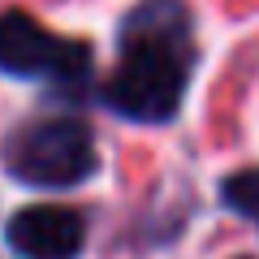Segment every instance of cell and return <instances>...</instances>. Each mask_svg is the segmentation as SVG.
Returning a JSON list of instances; mask_svg holds the SVG:
<instances>
[{
	"mask_svg": "<svg viewBox=\"0 0 259 259\" xmlns=\"http://www.w3.org/2000/svg\"><path fill=\"white\" fill-rule=\"evenodd\" d=\"M0 69L13 78H78L87 69V48L52 35L30 13L9 9L0 18Z\"/></svg>",
	"mask_w": 259,
	"mask_h": 259,
	"instance_id": "cell-3",
	"label": "cell"
},
{
	"mask_svg": "<svg viewBox=\"0 0 259 259\" xmlns=\"http://www.w3.org/2000/svg\"><path fill=\"white\" fill-rule=\"evenodd\" d=\"M190 44L182 18L134 13L125 30V52L104 82V100L130 121H168L186 95Z\"/></svg>",
	"mask_w": 259,
	"mask_h": 259,
	"instance_id": "cell-1",
	"label": "cell"
},
{
	"mask_svg": "<svg viewBox=\"0 0 259 259\" xmlns=\"http://www.w3.org/2000/svg\"><path fill=\"white\" fill-rule=\"evenodd\" d=\"M5 238L22 259H74L87 242V225L74 207L30 203L9 216Z\"/></svg>",
	"mask_w": 259,
	"mask_h": 259,
	"instance_id": "cell-4",
	"label": "cell"
},
{
	"mask_svg": "<svg viewBox=\"0 0 259 259\" xmlns=\"http://www.w3.org/2000/svg\"><path fill=\"white\" fill-rule=\"evenodd\" d=\"M5 168L39 190H65L95 173V139L82 121L48 117L18 130L5 147Z\"/></svg>",
	"mask_w": 259,
	"mask_h": 259,
	"instance_id": "cell-2",
	"label": "cell"
},
{
	"mask_svg": "<svg viewBox=\"0 0 259 259\" xmlns=\"http://www.w3.org/2000/svg\"><path fill=\"white\" fill-rule=\"evenodd\" d=\"M225 203L259 221V168H242V173L225 177Z\"/></svg>",
	"mask_w": 259,
	"mask_h": 259,
	"instance_id": "cell-5",
	"label": "cell"
}]
</instances>
